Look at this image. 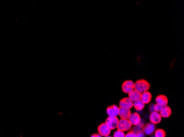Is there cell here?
<instances>
[{
    "instance_id": "6da1fadb",
    "label": "cell",
    "mask_w": 184,
    "mask_h": 137,
    "mask_svg": "<svg viewBox=\"0 0 184 137\" xmlns=\"http://www.w3.org/2000/svg\"><path fill=\"white\" fill-rule=\"evenodd\" d=\"M151 85L149 82L143 79L137 80L135 83H134V89L141 93L148 91Z\"/></svg>"
},
{
    "instance_id": "7a4b0ae2",
    "label": "cell",
    "mask_w": 184,
    "mask_h": 137,
    "mask_svg": "<svg viewBox=\"0 0 184 137\" xmlns=\"http://www.w3.org/2000/svg\"><path fill=\"white\" fill-rule=\"evenodd\" d=\"M132 126V125L130 123L128 120L121 118L119 121V123L117 126V129L118 131L125 132L130 130Z\"/></svg>"
},
{
    "instance_id": "3957f363",
    "label": "cell",
    "mask_w": 184,
    "mask_h": 137,
    "mask_svg": "<svg viewBox=\"0 0 184 137\" xmlns=\"http://www.w3.org/2000/svg\"><path fill=\"white\" fill-rule=\"evenodd\" d=\"M119 121V120L117 117L109 116L108 117L106 118L105 124L108 126L110 129L113 130L117 128Z\"/></svg>"
},
{
    "instance_id": "277c9868",
    "label": "cell",
    "mask_w": 184,
    "mask_h": 137,
    "mask_svg": "<svg viewBox=\"0 0 184 137\" xmlns=\"http://www.w3.org/2000/svg\"><path fill=\"white\" fill-rule=\"evenodd\" d=\"M98 131L99 135L103 137L108 136L111 133V129L105 123H102L98 127Z\"/></svg>"
},
{
    "instance_id": "5b68a950",
    "label": "cell",
    "mask_w": 184,
    "mask_h": 137,
    "mask_svg": "<svg viewBox=\"0 0 184 137\" xmlns=\"http://www.w3.org/2000/svg\"><path fill=\"white\" fill-rule=\"evenodd\" d=\"M134 89V82L131 80H127L122 83V90L125 93L128 94Z\"/></svg>"
},
{
    "instance_id": "8992f818",
    "label": "cell",
    "mask_w": 184,
    "mask_h": 137,
    "mask_svg": "<svg viewBox=\"0 0 184 137\" xmlns=\"http://www.w3.org/2000/svg\"><path fill=\"white\" fill-rule=\"evenodd\" d=\"M149 120L152 124H159L162 120V116L159 113L156 111H152L149 116Z\"/></svg>"
},
{
    "instance_id": "52a82bcc",
    "label": "cell",
    "mask_w": 184,
    "mask_h": 137,
    "mask_svg": "<svg viewBox=\"0 0 184 137\" xmlns=\"http://www.w3.org/2000/svg\"><path fill=\"white\" fill-rule=\"evenodd\" d=\"M155 124H152L151 122L147 123L145 125H144L143 127V131L144 135H151L155 132Z\"/></svg>"
},
{
    "instance_id": "ba28073f",
    "label": "cell",
    "mask_w": 184,
    "mask_h": 137,
    "mask_svg": "<svg viewBox=\"0 0 184 137\" xmlns=\"http://www.w3.org/2000/svg\"><path fill=\"white\" fill-rule=\"evenodd\" d=\"M128 120L131 124L133 126L137 125L141 122V117L138 113H131Z\"/></svg>"
},
{
    "instance_id": "9c48e42d",
    "label": "cell",
    "mask_w": 184,
    "mask_h": 137,
    "mask_svg": "<svg viewBox=\"0 0 184 137\" xmlns=\"http://www.w3.org/2000/svg\"><path fill=\"white\" fill-rule=\"evenodd\" d=\"M119 108L116 105L109 106L106 109V113L109 116L117 117V116L119 115Z\"/></svg>"
},
{
    "instance_id": "30bf717a",
    "label": "cell",
    "mask_w": 184,
    "mask_h": 137,
    "mask_svg": "<svg viewBox=\"0 0 184 137\" xmlns=\"http://www.w3.org/2000/svg\"><path fill=\"white\" fill-rule=\"evenodd\" d=\"M144 126V124L141 122L140 124H138L137 125L135 126L131 131L135 133L138 137H144V133L143 131Z\"/></svg>"
},
{
    "instance_id": "8fae6325",
    "label": "cell",
    "mask_w": 184,
    "mask_h": 137,
    "mask_svg": "<svg viewBox=\"0 0 184 137\" xmlns=\"http://www.w3.org/2000/svg\"><path fill=\"white\" fill-rule=\"evenodd\" d=\"M133 102L128 97L124 98L120 101V107H123L130 109L133 107Z\"/></svg>"
},
{
    "instance_id": "7c38bea8",
    "label": "cell",
    "mask_w": 184,
    "mask_h": 137,
    "mask_svg": "<svg viewBox=\"0 0 184 137\" xmlns=\"http://www.w3.org/2000/svg\"><path fill=\"white\" fill-rule=\"evenodd\" d=\"M131 111L129 109L127 108H123V107H120L119 111V115L121 118L122 119H128L129 116L131 115Z\"/></svg>"
},
{
    "instance_id": "4fadbf2b",
    "label": "cell",
    "mask_w": 184,
    "mask_h": 137,
    "mask_svg": "<svg viewBox=\"0 0 184 137\" xmlns=\"http://www.w3.org/2000/svg\"><path fill=\"white\" fill-rule=\"evenodd\" d=\"M141 94L142 93L136 91L135 89H133L128 93V98L133 102H134L135 101L141 99Z\"/></svg>"
},
{
    "instance_id": "5bb4252c",
    "label": "cell",
    "mask_w": 184,
    "mask_h": 137,
    "mask_svg": "<svg viewBox=\"0 0 184 137\" xmlns=\"http://www.w3.org/2000/svg\"><path fill=\"white\" fill-rule=\"evenodd\" d=\"M141 100L144 104H148L152 100V94L148 91L142 93L141 94Z\"/></svg>"
},
{
    "instance_id": "9a60e30c",
    "label": "cell",
    "mask_w": 184,
    "mask_h": 137,
    "mask_svg": "<svg viewBox=\"0 0 184 137\" xmlns=\"http://www.w3.org/2000/svg\"><path fill=\"white\" fill-rule=\"evenodd\" d=\"M155 102L157 103V104L162 105L163 106H165L168 105V98L164 95L158 96L155 99Z\"/></svg>"
},
{
    "instance_id": "2e32d148",
    "label": "cell",
    "mask_w": 184,
    "mask_h": 137,
    "mask_svg": "<svg viewBox=\"0 0 184 137\" xmlns=\"http://www.w3.org/2000/svg\"><path fill=\"white\" fill-rule=\"evenodd\" d=\"M159 113L162 117L168 118L169 117H170L171 115L172 111H171V108L169 106H168V105H167L165 106H163V108Z\"/></svg>"
},
{
    "instance_id": "e0dca14e",
    "label": "cell",
    "mask_w": 184,
    "mask_h": 137,
    "mask_svg": "<svg viewBox=\"0 0 184 137\" xmlns=\"http://www.w3.org/2000/svg\"><path fill=\"white\" fill-rule=\"evenodd\" d=\"M133 107L137 111H141L143 110L145 107V104L141 101V100H138L134 102L133 103Z\"/></svg>"
},
{
    "instance_id": "ac0fdd59",
    "label": "cell",
    "mask_w": 184,
    "mask_h": 137,
    "mask_svg": "<svg viewBox=\"0 0 184 137\" xmlns=\"http://www.w3.org/2000/svg\"><path fill=\"white\" fill-rule=\"evenodd\" d=\"M155 137H165L166 133L162 129H158L154 132Z\"/></svg>"
},
{
    "instance_id": "d6986e66",
    "label": "cell",
    "mask_w": 184,
    "mask_h": 137,
    "mask_svg": "<svg viewBox=\"0 0 184 137\" xmlns=\"http://www.w3.org/2000/svg\"><path fill=\"white\" fill-rule=\"evenodd\" d=\"M163 108V106L156 103L155 104L153 105V111H156L158 113H160Z\"/></svg>"
},
{
    "instance_id": "ffe728a7",
    "label": "cell",
    "mask_w": 184,
    "mask_h": 137,
    "mask_svg": "<svg viewBox=\"0 0 184 137\" xmlns=\"http://www.w3.org/2000/svg\"><path fill=\"white\" fill-rule=\"evenodd\" d=\"M125 137V133L124 132H122L120 131H117L116 132H114L113 137Z\"/></svg>"
},
{
    "instance_id": "44dd1931",
    "label": "cell",
    "mask_w": 184,
    "mask_h": 137,
    "mask_svg": "<svg viewBox=\"0 0 184 137\" xmlns=\"http://www.w3.org/2000/svg\"><path fill=\"white\" fill-rule=\"evenodd\" d=\"M125 137H138L137 135H136L135 133H134L132 131H130V132H128L126 135H125Z\"/></svg>"
},
{
    "instance_id": "7402d4cb",
    "label": "cell",
    "mask_w": 184,
    "mask_h": 137,
    "mask_svg": "<svg viewBox=\"0 0 184 137\" xmlns=\"http://www.w3.org/2000/svg\"><path fill=\"white\" fill-rule=\"evenodd\" d=\"M90 137H102V136L99 133H94L91 135Z\"/></svg>"
},
{
    "instance_id": "603a6c76",
    "label": "cell",
    "mask_w": 184,
    "mask_h": 137,
    "mask_svg": "<svg viewBox=\"0 0 184 137\" xmlns=\"http://www.w3.org/2000/svg\"><path fill=\"white\" fill-rule=\"evenodd\" d=\"M111 137V136H109V135H108V136H106V137Z\"/></svg>"
}]
</instances>
